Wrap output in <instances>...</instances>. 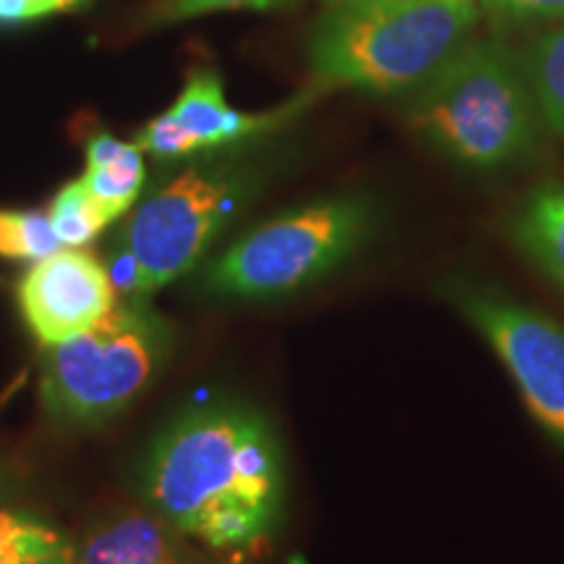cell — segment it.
I'll return each mask as SVG.
<instances>
[{
    "label": "cell",
    "instance_id": "cell-1",
    "mask_svg": "<svg viewBox=\"0 0 564 564\" xmlns=\"http://www.w3.org/2000/svg\"><path fill=\"white\" fill-rule=\"evenodd\" d=\"M141 486L178 533L212 549H246L278 525L285 460L264 413L217 400L186 408L152 442Z\"/></svg>",
    "mask_w": 564,
    "mask_h": 564
},
{
    "label": "cell",
    "instance_id": "cell-2",
    "mask_svg": "<svg viewBox=\"0 0 564 564\" xmlns=\"http://www.w3.org/2000/svg\"><path fill=\"white\" fill-rule=\"evenodd\" d=\"M474 0H343L316 21L308 63L316 87L411 95L476 30Z\"/></svg>",
    "mask_w": 564,
    "mask_h": 564
},
{
    "label": "cell",
    "instance_id": "cell-3",
    "mask_svg": "<svg viewBox=\"0 0 564 564\" xmlns=\"http://www.w3.org/2000/svg\"><path fill=\"white\" fill-rule=\"evenodd\" d=\"M405 116L436 152L478 173L531 158L544 131L525 66L494 40L465 42L408 95Z\"/></svg>",
    "mask_w": 564,
    "mask_h": 564
},
{
    "label": "cell",
    "instance_id": "cell-4",
    "mask_svg": "<svg viewBox=\"0 0 564 564\" xmlns=\"http://www.w3.org/2000/svg\"><path fill=\"white\" fill-rule=\"evenodd\" d=\"M251 160H204L167 178L131 212L112 249V282L129 295L171 285L220 238L262 186Z\"/></svg>",
    "mask_w": 564,
    "mask_h": 564
},
{
    "label": "cell",
    "instance_id": "cell-5",
    "mask_svg": "<svg viewBox=\"0 0 564 564\" xmlns=\"http://www.w3.org/2000/svg\"><path fill=\"white\" fill-rule=\"evenodd\" d=\"M173 340L171 324L141 295L118 301L89 329L45 348L42 405L61 423L108 421L154 382Z\"/></svg>",
    "mask_w": 564,
    "mask_h": 564
},
{
    "label": "cell",
    "instance_id": "cell-6",
    "mask_svg": "<svg viewBox=\"0 0 564 564\" xmlns=\"http://www.w3.org/2000/svg\"><path fill=\"white\" fill-rule=\"evenodd\" d=\"M377 230L366 196H329L272 217L228 246L204 274L220 299L272 301L314 285L364 249Z\"/></svg>",
    "mask_w": 564,
    "mask_h": 564
},
{
    "label": "cell",
    "instance_id": "cell-7",
    "mask_svg": "<svg viewBox=\"0 0 564 564\" xmlns=\"http://www.w3.org/2000/svg\"><path fill=\"white\" fill-rule=\"evenodd\" d=\"M505 364L539 426L564 447V324L474 280L442 285Z\"/></svg>",
    "mask_w": 564,
    "mask_h": 564
},
{
    "label": "cell",
    "instance_id": "cell-8",
    "mask_svg": "<svg viewBox=\"0 0 564 564\" xmlns=\"http://www.w3.org/2000/svg\"><path fill=\"white\" fill-rule=\"evenodd\" d=\"M308 100L312 97H299L267 112H241L225 100L217 70L194 68L171 110L152 118L137 133V147L158 160H183L199 152L225 150L285 126L306 108Z\"/></svg>",
    "mask_w": 564,
    "mask_h": 564
},
{
    "label": "cell",
    "instance_id": "cell-9",
    "mask_svg": "<svg viewBox=\"0 0 564 564\" xmlns=\"http://www.w3.org/2000/svg\"><path fill=\"white\" fill-rule=\"evenodd\" d=\"M17 301L42 348L84 333L118 303L108 267L91 251L68 246L26 270L17 285Z\"/></svg>",
    "mask_w": 564,
    "mask_h": 564
},
{
    "label": "cell",
    "instance_id": "cell-10",
    "mask_svg": "<svg viewBox=\"0 0 564 564\" xmlns=\"http://www.w3.org/2000/svg\"><path fill=\"white\" fill-rule=\"evenodd\" d=\"M74 564H207L158 512L126 510L102 520L74 549Z\"/></svg>",
    "mask_w": 564,
    "mask_h": 564
},
{
    "label": "cell",
    "instance_id": "cell-11",
    "mask_svg": "<svg viewBox=\"0 0 564 564\" xmlns=\"http://www.w3.org/2000/svg\"><path fill=\"white\" fill-rule=\"evenodd\" d=\"M144 158L137 144H126L105 131L87 141V173L82 183L108 225L133 207L144 188Z\"/></svg>",
    "mask_w": 564,
    "mask_h": 564
},
{
    "label": "cell",
    "instance_id": "cell-12",
    "mask_svg": "<svg viewBox=\"0 0 564 564\" xmlns=\"http://www.w3.org/2000/svg\"><path fill=\"white\" fill-rule=\"evenodd\" d=\"M512 241L564 291V183H544L520 204L510 223Z\"/></svg>",
    "mask_w": 564,
    "mask_h": 564
},
{
    "label": "cell",
    "instance_id": "cell-13",
    "mask_svg": "<svg viewBox=\"0 0 564 564\" xmlns=\"http://www.w3.org/2000/svg\"><path fill=\"white\" fill-rule=\"evenodd\" d=\"M0 564H74V546L37 514L0 510Z\"/></svg>",
    "mask_w": 564,
    "mask_h": 564
},
{
    "label": "cell",
    "instance_id": "cell-14",
    "mask_svg": "<svg viewBox=\"0 0 564 564\" xmlns=\"http://www.w3.org/2000/svg\"><path fill=\"white\" fill-rule=\"evenodd\" d=\"M544 129L564 137V26L541 34L523 61Z\"/></svg>",
    "mask_w": 564,
    "mask_h": 564
},
{
    "label": "cell",
    "instance_id": "cell-15",
    "mask_svg": "<svg viewBox=\"0 0 564 564\" xmlns=\"http://www.w3.org/2000/svg\"><path fill=\"white\" fill-rule=\"evenodd\" d=\"M47 215L34 209H0V257L13 262H40L61 251Z\"/></svg>",
    "mask_w": 564,
    "mask_h": 564
},
{
    "label": "cell",
    "instance_id": "cell-16",
    "mask_svg": "<svg viewBox=\"0 0 564 564\" xmlns=\"http://www.w3.org/2000/svg\"><path fill=\"white\" fill-rule=\"evenodd\" d=\"M47 220H51V228L58 236V241L68 249H82L108 228L100 209L89 199L82 178L66 183L55 194L51 209H47Z\"/></svg>",
    "mask_w": 564,
    "mask_h": 564
},
{
    "label": "cell",
    "instance_id": "cell-17",
    "mask_svg": "<svg viewBox=\"0 0 564 564\" xmlns=\"http://www.w3.org/2000/svg\"><path fill=\"white\" fill-rule=\"evenodd\" d=\"M295 3L299 0H154L144 13V24L167 26L217 11H280Z\"/></svg>",
    "mask_w": 564,
    "mask_h": 564
},
{
    "label": "cell",
    "instance_id": "cell-18",
    "mask_svg": "<svg viewBox=\"0 0 564 564\" xmlns=\"http://www.w3.org/2000/svg\"><path fill=\"white\" fill-rule=\"evenodd\" d=\"M486 9L512 19H562L564 0H481Z\"/></svg>",
    "mask_w": 564,
    "mask_h": 564
},
{
    "label": "cell",
    "instance_id": "cell-19",
    "mask_svg": "<svg viewBox=\"0 0 564 564\" xmlns=\"http://www.w3.org/2000/svg\"><path fill=\"white\" fill-rule=\"evenodd\" d=\"M42 19L37 0H0V24H26Z\"/></svg>",
    "mask_w": 564,
    "mask_h": 564
},
{
    "label": "cell",
    "instance_id": "cell-20",
    "mask_svg": "<svg viewBox=\"0 0 564 564\" xmlns=\"http://www.w3.org/2000/svg\"><path fill=\"white\" fill-rule=\"evenodd\" d=\"M42 19L53 17V13H68L79 11L84 6H89V0H37Z\"/></svg>",
    "mask_w": 564,
    "mask_h": 564
},
{
    "label": "cell",
    "instance_id": "cell-21",
    "mask_svg": "<svg viewBox=\"0 0 564 564\" xmlns=\"http://www.w3.org/2000/svg\"><path fill=\"white\" fill-rule=\"evenodd\" d=\"M333 3H343V0H327V6H333Z\"/></svg>",
    "mask_w": 564,
    "mask_h": 564
},
{
    "label": "cell",
    "instance_id": "cell-22",
    "mask_svg": "<svg viewBox=\"0 0 564 564\" xmlns=\"http://www.w3.org/2000/svg\"><path fill=\"white\" fill-rule=\"evenodd\" d=\"M232 564H241V556H236V560H232Z\"/></svg>",
    "mask_w": 564,
    "mask_h": 564
}]
</instances>
